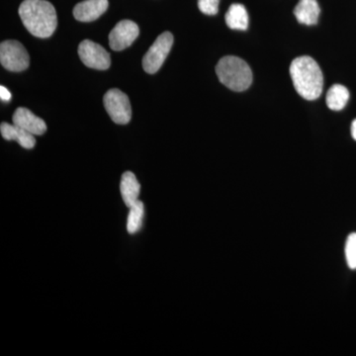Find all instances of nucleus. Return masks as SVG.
<instances>
[{"instance_id":"7","label":"nucleus","mask_w":356,"mask_h":356,"mask_svg":"<svg viewBox=\"0 0 356 356\" xmlns=\"http://www.w3.org/2000/svg\"><path fill=\"white\" fill-rule=\"evenodd\" d=\"M79 56L81 62L90 69L105 70L111 65L108 51L90 40H84L79 44Z\"/></svg>"},{"instance_id":"19","label":"nucleus","mask_w":356,"mask_h":356,"mask_svg":"<svg viewBox=\"0 0 356 356\" xmlns=\"http://www.w3.org/2000/svg\"><path fill=\"white\" fill-rule=\"evenodd\" d=\"M0 97H1L2 102H10L11 93L9 92L8 89L4 88V86H1V88H0Z\"/></svg>"},{"instance_id":"12","label":"nucleus","mask_w":356,"mask_h":356,"mask_svg":"<svg viewBox=\"0 0 356 356\" xmlns=\"http://www.w3.org/2000/svg\"><path fill=\"white\" fill-rule=\"evenodd\" d=\"M321 8L317 0H299L294 8V15L299 23L316 25L320 17Z\"/></svg>"},{"instance_id":"15","label":"nucleus","mask_w":356,"mask_h":356,"mask_svg":"<svg viewBox=\"0 0 356 356\" xmlns=\"http://www.w3.org/2000/svg\"><path fill=\"white\" fill-rule=\"evenodd\" d=\"M350 99V91L341 84H334L329 89L325 97L327 107L332 111H341Z\"/></svg>"},{"instance_id":"3","label":"nucleus","mask_w":356,"mask_h":356,"mask_svg":"<svg viewBox=\"0 0 356 356\" xmlns=\"http://www.w3.org/2000/svg\"><path fill=\"white\" fill-rule=\"evenodd\" d=\"M216 74L225 86L236 92L247 90L252 83V72L250 65L235 56L222 58L218 63Z\"/></svg>"},{"instance_id":"9","label":"nucleus","mask_w":356,"mask_h":356,"mask_svg":"<svg viewBox=\"0 0 356 356\" xmlns=\"http://www.w3.org/2000/svg\"><path fill=\"white\" fill-rule=\"evenodd\" d=\"M108 6V0H86L74 6V16L81 22H91L106 13Z\"/></svg>"},{"instance_id":"17","label":"nucleus","mask_w":356,"mask_h":356,"mask_svg":"<svg viewBox=\"0 0 356 356\" xmlns=\"http://www.w3.org/2000/svg\"><path fill=\"white\" fill-rule=\"evenodd\" d=\"M346 257L350 269H356V233L350 234L346 243Z\"/></svg>"},{"instance_id":"20","label":"nucleus","mask_w":356,"mask_h":356,"mask_svg":"<svg viewBox=\"0 0 356 356\" xmlns=\"http://www.w3.org/2000/svg\"><path fill=\"white\" fill-rule=\"evenodd\" d=\"M351 136H353V139L356 140V119L353 120V124H351Z\"/></svg>"},{"instance_id":"10","label":"nucleus","mask_w":356,"mask_h":356,"mask_svg":"<svg viewBox=\"0 0 356 356\" xmlns=\"http://www.w3.org/2000/svg\"><path fill=\"white\" fill-rule=\"evenodd\" d=\"M13 124L24 129L34 136L44 135L47 131V125L43 119L39 118L29 109L19 107L14 112L13 117Z\"/></svg>"},{"instance_id":"18","label":"nucleus","mask_w":356,"mask_h":356,"mask_svg":"<svg viewBox=\"0 0 356 356\" xmlns=\"http://www.w3.org/2000/svg\"><path fill=\"white\" fill-rule=\"evenodd\" d=\"M220 0H198V7L201 13L206 15H216L219 11Z\"/></svg>"},{"instance_id":"6","label":"nucleus","mask_w":356,"mask_h":356,"mask_svg":"<svg viewBox=\"0 0 356 356\" xmlns=\"http://www.w3.org/2000/svg\"><path fill=\"white\" fill-rule=\"evenodd\" d=\"M172 33L165 32L159 35L143 58V67H144L145 72L149 74L159 72L172 50Z\"/></svg>"},{"instance_id":"4","label":"nucleus","mask_w":356,"mask_h":356,"mask_svg":"<svg viewBox=\"0 0 356 356\" xmlns=\"http://www.w3.org/2000/svg\"><path fill=\"white\" fill-rule=\"evenodd\" d=\"M0 62L9 72H23L29 67V54L20 42L8 40L0 44Z\"/></svg>"},{"instance_id":"5","label":"nucleus","mask_w":356,"mask_h":356,"mask_svg":"<svg viewBox=\"0 0 356 356\" xmlns=\"http://www.w3.org/2000/svg\"><path fill=\"white\" fill-rule=\"evenodd\" d=\"M104 107L110 118L114 123L125 125L132 118V107L130 100L123 91L118 88H112L105 93Z\"/></svg>"},{"instance_id":"2","label":"nucleus","mask_w":356,"mask_h":356,"mask_svg":"<svg viewBox=\"0 0 356 356\" xmlns=\"http://www.w3.org/2000/svg\"><path fill=\"white\" fill-rule=\"evenodd\" d=\"M290 76L297 92L306 100L320 97L324 86V77L320 67L313 58L302 56L296 58L290 65Z\"/></svg>"},{"instance_id":"13","label":"nucleus","mask_w":356,"mask_h":356,"mask_svg":"<svg viewBox=\"0 0 356 356\" xmlns=\"http://www.w3.org/2000/svg\"><path fill=\"white\" fill-rule=\"evenodd\" d=\"M120 191L124 203L128 208L139 201L140 184L133 172H126L122 175Z\"/></svg>"},{"instance_id":"1","label":"nucleus","mask_w":356,"mask_h":356,"mask_svg":"<svg viewBox=\"0 0 356 356\" xmlns=\"http://www.w3.org/2000/svg\"><path fill=\"white\" fill-rule=\"evenodd\" d=\"M18 13L26 29L33 36L49 38L57 29V13L47 0H24Z\"/></svg>"},{"instance_id":"14","label":"nucleus","mask_w":356,"mask_h":356,"mask_svg":"<svg viewBox=\"0 0 356 356\" xmlns=\"http://www.w3.org/2000/svg\"><path fill=\"white\" fill-rule=\"evenodd\" d=\"M226 23L233 30H245L248 27V14L243 4L235 3L229 6L226 14Z\"/></svg>"},{"instance_id":"8","label":"nucleus","mask_w":356,"mask_h":356,"mask_svg":"<svg viewBox=\"0 0 356 356\" xmlns=\"http://www.w3.org/2000/svg\"><path fill=\"white\" fill-rule=\"evenodd\" d=\"M140 34L139 26L134 21L122 20L109 34V46L112 50L123 51L133 44Z\"/></svg>"},{"instance_id":"11","label":"nucleus","mask_w":356,"mask_h":356,"mask_svg":"<svg viewBox=\"0 0 356 356\" xmlns=\"http://www.w3.org/2000/svg\"><path fill=\"white\" fill-rule=\"evenodd\" d=\"M0 132L2 137L7 140H16L21 147L24 149H31L36 145V139L33 134L28 132L15 125V124H9L3 122L0 125Z\"/></svg>"},{"instance_id":"16","label":"nucleus","mask_w":356,"mask_h":356,"mask_svg":"<svg viewBox=\"0 0 356 356\" xmlns=\"http://www.w3.org/2000/svg\"><path fill=\"white\" fill-rule=\"evenodd\" d=\"M127 231L129 234H136L142 228L145 216V206L142 201H137L129 208Z\"/></svg>"}]
</instances>
